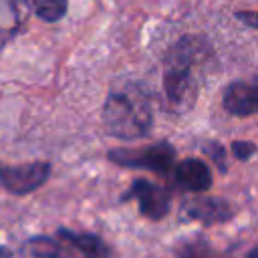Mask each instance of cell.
Returning <instances> with one entry per match:
<instances>
[{
  "instance_id": "6da1fadb",
  "label": "cell",
  "mask_w": 258,
  "mask_h": 258,
  "mask_svg": "<svg viewBox=\"0 0 258 258\" xmlns=\"http://www.w3.org/2000/svg\"><path fill=\"white\" fill-rule=\"evenodd\" d=\"M103 121L107 131L119 139L145 137L153 123L147 87L137 81H125L113 87L103 107Z\"/></svg>"
},
{
  "instance_id": "7a4b0ae2",
  "label": "cell",
  "mask_w": 258,
  "mask_h": 258,
  "mask_svg": "<svg viewBox=\"0 0 258 258\" xmlns=\"http://www.w3.org/2000/svg\"><path fill=\"white\" fill-rule=\"evenodd\" d=\"M200 42L191 36L181 38L173 44L165 58V73H163V89L169 107L175 111L187 109L196 101V77L194 69L200 56Z\"/></svg>"
},
{
  "instance_id": "3957f363",
  "label": "cell",
  "mask_w": 258,
  "mask_h": 258,
  "mask_svg": "<svg viewBox=\"0 0 258 258\" xmlns=\"http://www.w3.org/2000/svg\"><path fill=\"white\" fill-rule=\"evenodd\" d=\"M24 252L30 258H109V246L95 234L60 228L54 236L26 240Z\"/></svg>"
},
{
  "instance_id": "277c9868",
  "label": "cell",
  "mask_w": 258,
  "mask_h": 258,
  "mask_svg": "<svg viewBox=\"0 0 258 258\" xmlns=\"http://www.w3.org/2000/svg\"><path fill=\"white\" fill-rule=\"evenodd\" d=\"M109 161L121 167L129 169H149L155 173H165L173 167L175 161V149L167 141H157L145 147H133V149H111Z\"/></svg>"
},
{
  "instance_id": "5b68a950",
  "label": "cell",
  "mask_w": 258,
  "mask_h": 258,
  "mask_svg": "<svg viewBox=\"0 0 258 258\" xmlns=\"http://www.w3.org/2000/svg\"><path fill=\"white\" fill-rule=\"evenodd\" d=\"M123 202L127 200H137L139 214L149 218V220H161L167 216L169 206H171V194L167 187L157 185L149 179H133L131 187L121 196Z\"/></svg>"
},
{
  "instance_id": "8992f818",
  "label": "cell",
  "mask_w": 258,
  "mask_h": 258,
  "mask_svg": "<svg viewBox=\"0 0 258 258\" xmlns=\"http://www.w3.org/2000/svg\"><path fill=\"white\" fill-rule=\"evenodd\" d=\"M50 175V163L32 161L24 165H0V183L16 196L38 189Z\"/></svg>"
},
{
  "instance_id": "52a82bcc",
  "label": "cell",
  "mask_w": 258,
  "mask_h": 258,
  "mask_svg": "<svg viewBox=\"0 0 258 258\" xmlns=\"http://www.w3.org/2000/svg\"><path fill=\"white\" fill-rule=\"evenodd\" d=\"M222 103L234 117L258 115V79L230 83L222 95Z\"/></svg>"
},
{
  "instance_id": "ba28073f",
  "label": "cell",
  "mask_w": 258,
  "mask_h": 258,
  "mask_svg": "<svg viewBox=\"0 0 258 258\" xmlns=\"http://www.w3.org/2000/svg\"><path fill=\"white\" fill-rule=\"evenodd\" d=\"M234 206L220 198H194L183 204V214L202 224H224L234 218Z\"/></svg>"
},
{
  "instance_id": "9c48e42d",
  "label": "cell",
  "mask_w": 258,
  "mask_h": 258,
  "mask_svg": "<svg viewBox=\"0 0 258 258\" xmlns=\"http://www.w3.org/2000/svg\"><path fill=\"white\" fill-rule=\"evenodd\" d=\"M173 177L179 187L189 191H206L212 183L210 167L198 157H187L173 165Z\"/></svg>"
},
{
  "instance_id": "30bf717a",
  "label": "cell",
  "mask_w": 258,
  "mask_h": 258,
  "mask_svg": "<svg viewBox=\"0 0 258 258\" xmlns=\"http://www.w3.org/2000/svg\"><path fill=\"white\" fill-rule=\"evenodd\" d=\"M26 16V0H0V36H10Z\"/></svg>"
},
{
  "instance_id": "8fae6325",
  "label": "cell",
  "mask_w": 258,
  "mask_h": 258,
  "mask_svg": "<svg viewBox=\"0 0 258 258\" xmlns=\"http://www.w3.org/2000/svg\"><path fill=\"white\" fill-rule=\"evenodd\" d=\"M175 258H224L210 242L196 238V240H187L183 242L177 250H175Z\"/></svg>"
},
{
  "instance_id": "7c38bea8",
  "label": "cell",
  "mask_w": 258,
  "mask_h": 258,
  "mask_svg": "<svg viewBox=\"0 0 258 258\" xmlns=\"http://www.w3.org/2000/svg\"><path fill=\"white\" fill-rule=\"evenodd\" d=\"M32 8L44 22H56L67 14V0H32Z\"/></svg>"
},
{
  "instance_id": "4fadbf2b",
  "label": "cell",
  "mask_w": 258,
  "mask_h": 258,
  "mask_svg": "<svg viewBox=\"0 0 258 258\" xmlns=\"http://www.w3.org/2000/svg\"><path fill=\"white\" fill-rule=\"evenodd\" d=\"M204 153L216 163V167H218L220 171H226L228 163H226V149L222 147V143H218V141H208V143H204Z\"/></svg>"
},
{
  "instance_id": "5bb4252c",
  "label": "cell",
  "mask_w": 258,
  "mask_h": 258,
  "mask_svg": "<svg viewBox=\"0 0 258 258\" xmlns=\"http://www.w3.org/2000/svg\"><path fill=\"white\" fill-rule=\"evenodd\" d=\"M232 153L236 155V159H242V161H246V159H250L254 153H256V145L252 143V141H234L232 143Z\"/></svg>"
},
{
  "instance_id": "9a60e30c",
  "label": "cell",
  "mask_w": 258,
  "mask_h": 258,
  "mask_svg": "<svg viewBox=\"0 0 258 258\" xmlns=\"http://www.w3.org/2000/svg\"><path fill=\"white\" fill-rule=\"evenodd\" d=\"M236 18L242 20L246 26H252L258 30V12H236Z\"/></svg>"
},
{
  "instance_id": "2e32d148",
  "label": "cell",
  "mask_w": 258,
  "mask_h": 258,
  "mask_svg": "<svg viewBox=\"0 0 258 258\" xmlns=\"http://www.w3.org/2000/svg\"><path fill=\"white\" fill-rule=\"evenodd\" d=\"M12 254H10V250L8 248H4V246H0V258H10Z\"/></svg>"
},
{
  "instance_id": "e0dca14e",
  "label": "cell",
  "mask_w": 258,
  "mask_h": 258,
  "mask_svg": "<svg viewBox=\"0 0 258 258\" xmlns=\"http://www.w3.org/2000/svg\"><path fill=\"white\" fill-rule=\"evenodd\" d=\"M246 258H258V246H254V248L250 250V254H248Z\"/></svg>"
}]
</instances>
